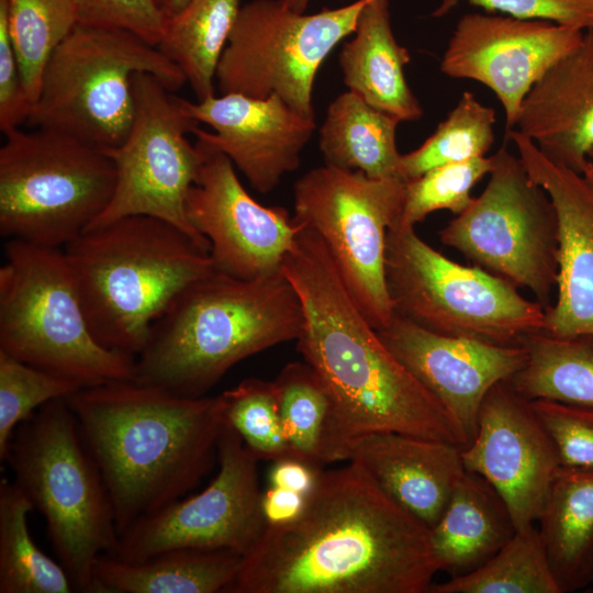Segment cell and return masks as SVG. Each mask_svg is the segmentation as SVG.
Here are the masks:
<instances>
[{"instance_id":"cell-36","label":"cell","mask_w":593,"mask_h":593,"mask_svg":"<svg viewBox=\"0 0 593 593\" xmlns=\"http://www.w3.org/2000/svg\"><path fill=\"white\" fill-rule=\"evenodd\" d=\"M217 399L223 423L259 460H301L284 434L273 381L247 378Z\"/></svg>"},{"instance_id":"cell-46","label":"cell","mask_w":593,"mask_h":593,"mask_svg":"<svg viewBox=\"0 0 593 593\" xmlns=\"http://www.w3.org/2000/svg\"><path fill=\"white\" fill-rule=\"evenodd\" d=\"M311 0H284L287 5L296 12H305Z\"/></svg>"},{"instance_id":"cell-38","label":"cell","mask_w":593,"mask_h":593,"mask_svg":"<svg viewBox=\"0 0 593 593\" xmlns=\"http://www.w3.org/2000/svg\"><path fill=\"white\" fill-rule=\"evenodd\" d=\"M493 168V157H477L432 168L405 180L404 200L399 223L415 226L428 214L448 210L462 213L472 202V188Z\"/></svg>"},{"instance_id":"cell-6","label":"cell","mask_w":593,"mask_h":593,"mask_svg":"<svg viewBox=\"0 0 593 593\" xmlns=\"http://www.w3.org/2000/svg\"><path fill=\"white\" fill-rule=\"evenodd\" d=\"M4 462L34 510L75 592L93 593V568L119 534L100 471L65 399L51 401L13 433Z\"/></svg>"},{"instance_id":"cell-10","label":"cell","mask_w":593,"mask_h":593,"mask_svg":"<svg viewBox=\"0 0 593 593\" xmlns=\"http://www.w3.org/2000/svg\"><path fill=\"white\" fill-rule=\"evenodd\" d=\"M385 278L394 314L433 333L521 345L544 327L545 307L512 282L457 264L398 221L388 231Z\"/></svg>"},{"instance_id":"cell-24","label":"cell","mask_w":593,"mask_h":593,"mask_svg":"<svg viewBox=\"0 0 593 593\" xmlns=\"http://www.w3.org/2000/svg\"><path fill=\"white\" fill-rule=\"evenodd\" d=\"M353 34L338 58L348 90L400 122L419 120L423 109L404 74L411 57L393 34L389 0H368Z\"/></svg>"},{"instance_id":"cell-30","label":"cell","mask_w":593,"mask_h":593,"mask_svg":"<svg viewBox=\"0 0 593 593\" xmlns=\"http://www.w3.org/2000/svg\"><path fill=\"white\" fill-rule=\"evenodd\" d=\"M239 9V0H189L166 19L157 47L182 70L197 101L214 96L216 67Z\"/></svg>"},{"instance_id":"cell-40","label":"cell","mask_w":593,"mask_h":593,"mask_svg":"<svg viewBox=\"0 0 593 593\" xmlns=\"http://www.w3.org/2000/svg\"><path fill=\"white\" fill-rule=\"evenodd\" d=\"M78 24L130 31L157 46L166 16L156 0H75Z\"/></svg>"},{"instance_id":"cell-4","label":"cell","mask_w":593,"mask_h":593,"mask_svg":"<svg viewBox=\"0 0 593 593\" xmlns=\"http://www.w3.org/2000/svg\"><path fill=\"white\" fill-rule=\"evenodd\" d=\"M302 324L300 298L282 271L256 279L213 271L155 322L133 380L204 396L239 361L296 340Z\"/></svg>"},{"instance_id":"cell-27","label":"cell","mask_w":593,"mask_h":593,"mask_svg":"<svg viewBox=\"0 0 593 593\" xmlns=\"http://www.w3.org/2000/svg\"><path fill=\"white\" fill-rule=\"evenodd\" d=\"M537 522L560 592L593 583V470L560 467Z\"/></svg>"},{"instance_id":"cell-20","label":"cell","mask_w":593,"mask_h":593,"mask_svg":"<svg viewBox=\"0 0 593 593\" xmlns=\"http://www.w3.org/2000/svg\"><path fill=\"white\" fill-rule=\"evenodd\" d=\"M506 138L549 194L558 219L557 298L545 309L542 332L557 337L593 335V165L578 172L546 158L514 128L506 131Z\"/></svg>"},{"instance_id":"cell-34","label":"cell","mask_w":593,"mask_h":593,"mask_svg":"<svg viewBox=\"0 0 593 593\" xmlns=\"http://www.w3.org/2000/svg\"><path fill=\"white\" fill-rule=\"evenodd\" d=\"M495 121L494 109L465 91L435 132L419 147L402 154L401 178L410 180L438 166L483 157L494 143Z\"/></svg>"},{"instance_id":"cell-7","label":"cell","mask_w":593,"mask_h":593,"mask_svg":"<svg viewBox=\"0 0 593 593\" xmlns=\"http://www.w3.org/2000/svg\"><path fill=\"white\" fill-rule=\"evenodd\" d=\"M0 268V350L80 388L133 380L136 357L92 335L63 249L8 239Z\"/></svg>"},{"instance_id":"cell-17","label":"cell","mask_w":593,"mask_h":593,"mask_svg":"<svg viewBox=\"0 0 593 593\" xmlns=\"http://www.w3.org/2000/svg\"><path fill=\"white\" fill-rule=\"evenodd\" d=\"M583 35V31L544 20L467 13L452 32L440 70L491 89L504 109L507 131L515 127L532 87L572 52Z\"/></svg>"},{"instance_id":"cell-32","label":"cell","mask_w":593,"mask_h":593,"mask_svg":"<svg viewBox=\"0 0 593 593\" xmlns=\"http://www.w3.org/2000/svg\"><path fill=\"white\" fill-rule=\"evenodd\" d=\"M428 593H561L534 524L513 537L474 571L433 583Z\"/></svg>"},{"instance_id":"cell-44","label":"cell","mask_w":593,"mask_h":593,"mask_svg":"<svg viewBox=\"0 0 593 593\" xmlns=\"http://www.w3.org/2000/svg\"><path fill=\"white\" fill-rule=\"evenodd\" d=\"M306 495L284 488L272 486L262 492V508L267 525L294 518L303 508Z\"/></svg>"},{"instance_id":"cell-21","label":"cell","mask_w":593,"mask_h":593,"mask_svg":"<svg viewBox=\"0 0 593 593\" xmlns=\"http://www.w3.org/2000/svg\"><path fill=\"white\" fill-rule=\"evenodd\" d=\"M182 104L193 120L213 130L198 126L192 134L225 154L264 194L299 168L301 152L316 127L315 118L303 115L277 96L214 94L195 102L182 99Z\"/></svg>"},{"instance_id":"cell-8","label":"cell","mask_w":593,"mask_h":593,"mask_svg":"<svg viewBox=\"0 0 593 593\" xmlns=\"http://www.w3.org/2000/svg\"><path fill=\"white\" fill-rule=\"evenodd\" d=\"M136 72L154 75L174 92L187 82L174 61L136 34L77 24L46 64L27 122L115 148L133 123Z\"/></svg>"},{"instance_id":"cell-5","label":"cell","mask_w":593,"mask_h":593,"mask_svg":"<svg viewBox=\"0 0 593 593\" xmlns=\"http://www.w3.org/2000/svg\"><path fill=\"white\" fill-rule=\"evenodd\" d=\"M63 251L94 338L135 357L177 298L215 271L208 248L147 215L86 230Z\"/></svg>"},{"instance_id":"cell-26","label":"cell","mask_w":593,"mask_h":593,"mask_svg":"<svg viewBox=\"0 0 593 593\" xmlns=\"http://www.w3.org/2000/svg\"><path fill=\"white\" fill-rule=\"evenodd\" d=\"M243 556L228 550L175 549L137 562L101 555L93 593H226Z\"/></svg>"},{"instance_id":"cell-28","label":"cell","mask_w":593,"mask_h":593,"mask_svg":"<svg viewBox=\"0 0 593 593\" xmlns=\"http://www.w3.org/2000/svg\"><path fill=\"white\" fill-rule=\"evenodd\" d=\"M400 121L368 104L353 91L328 107L318 146L325 165L359 170L378 179H402L396 147Z\"/></svg>"},{"instance_id":"cell-11","label":"cell","mask_w":593,"mask_h":593,"mask_svg":"<svg viewBox=\"0 0 593 593\" xmlns=\"http://www.w3.org/2000/svg\"><path fill=\"white\" fill-rule=\"evenodd\" d=\"M405 180L321 166L293 187V220L314 231L356 305L376 329L394 316L385 278L389 228L399 221Z\"/></svg>"},{"instance_id":"cell-2","label":"cell","mask_w":593,"mask_h":593,"mask_svg":"<svg viewBox=\"0 0 593 593\" xmlns=\"http://www.w3.org/2000/svg\"><path fill=\"white\" fill-rule=\"evenodd\" d=\"M282 272L296 290L303 312L296 348L331 399L324 465L348 460L350 446L372 433L467 446L446 410L365 318L314 231L301 226Z\"/></svg>"},{"instance_id":"cell-23","label":"cell","mask_w":593,"mask_h":593,"mask_svg":"<svg viewBox=\"0 0 593 593\" xmlns=\"http://www.w3.org/2000/svg\"><path fill=\"white\" fill-rule=\"evenodd\" d=\"M515 127L549 160L578 172L592 166L593 30L532 87Z\"/></svg>"},{"instance_id":"cell-1","label":"cell","mask_w":593,"mask_h":593,"mask_svg":"<svg viewBox=\"0 0 593 593\" xmlns=\"http://www.w3.org/2000/svg\"><path fill=\"white\" fill-rule=\"evenodd\" d=\"M437 572L429 529L349 462L267 525L226 593H428Z\"/></svg>"},{"instance_id":"cell-35","label":"cell","mask_w":593,"mask_h":593,"mask_svg":"<svg viewBox=\"0 0 593 593\" xmlns=\"http://www.w3.org/2000/svg\"><path fill=\"white\" fill-rule=\"evenodd\" d=\"M279 412L289 444L296 456L323 468L322 447L331 413L328 392L307 362H289L273 380Z\"/></svg>"},{"instance_id":"cell-19","label":"cell","mask_w":593,"mask_h":593,"mask_svg":"<svg viewBox=\"0 0 593 593\" xmlns=\"http://www.w3.org/2000/svg\"><path fill=\"white\" fill-rule=\"evenodd\" d=\"M377 332L393 356L446 410L467 446L475 435L488 392L507 381L527 359L522 344L497 345L441 335L395 314Z\"/></svg>"},{"instance_id":"cell-18","label":"cell","mask_w":593,"mask_h":593,"mask_svg":"<svg viewBox=\"0 0 593 593\" xmlns=\"http://www.w3.org/2000/svg\"><path fill=\"white\" fill-rule=\"evenodd\" d=\"M465 469L483 477L505 502L516 529L538 521L561 467L530 401L506 382L485 395L472 441L461 448Z\"/></svg>"},{"instance_id":"cell-33","label":"cell","mask_w":593,"mask_h":593,"mask_svg":"<svg viewBox=\"0 0 593 593\" xmlns=\"http://www.w3.org/2000/svg\"><path fill=\"white\" fill-rule=\"evenodd\" d=\"M23 88L36 101L55 49L78 24L75 0H4Z\"/></svg>"},{"instance_id":"cell-39","label":"cell","mask_w":593,"mask_h":593,"mask_svg":"<svg viewBox=\"0 0 593 593\" xmlns=\"http://www.w3.org/2000/svg\"><path fill=\"white\" fill-rule=\"evenodd\" d=\"M530 405L553 441L560 466L593 470V407L542 399Z\"/></svg>"},{"instance_id":"cell-13","label":"cell","mask_w":593,"mask_h":593,"mask_svg":"<svg viewBox=\"0 0 593 593\" xmlns=\"http://www.w3.org/2000/svg\"><path fill=\"white\" fill-rule=\"evenodd\" d=\"M367 1L313 14L293 11L284 0L240 5L216 67L219 90L255 99L277 96L303 115L315 118L316 72L334 47L355 32Z\"/></svg>"},{"instance_id":"cell-42","label":"cell","mask_w":593,"mask_h":593,"mask_svg":"<svg viewBox=\"0 0 593 593\" xmlns=\"http://www.w3.org/2000/svg\"><path fill=\"white\" fill-rule=\"evenodd\" d=\"M32 109L22 83L19 63L13 49L4 0H0V130L4 135L27 121Z\"/></svg>"},{"instance_id":"cell-29","label":"cell","mask_w":593,"mask_h":593,"mask_svg":"<svg viewBox=\"0 0 593 593\" xmlns=\"http://www.w3.org/2000/svg\"><path fill=\"white\" fill-rule=\"evenodd\" d=\"M527 359L506 382L526 400L593 407V335L557 337L542 331L521 343Z\"/></svg>"},{"instance_id":"cell-9","label":"cell","mask_w":593,"mask_h":593,"mask_svg":"<svg viewBox=\"0 0 593 593\" xmlns=\"http://www.w3.org/2000/svg\"><path fill=\"white\" fill-rule=\"evenodd\" d=\"M115 178L107 150L52 130L18 128L0 148V234L64 247L108 206Z\"/></svg>"},{"instance_id":"cell-22","label":"cell","mask_w":593,"mask_h":593,"mask_svg":"<svg viewBox=\"0 0 593 593\" xmlns=\"http://www.w3.org/2000/svg\"><path fill=\"white\" fill-rule=\"evenodd\" d=\"M348 461L391 501L432 529L466 471L461 447L400 433H372L357 439Z\"/></svg>"},{"instance_id":"cell-15","label":"cell","mask_w":593,"mask_h":593,"mask_svg":"<svg viewBox=\"0 0 593 593\" xmlns=\"http://www.w3.org/2000/svg\"><path fill=\"white\" fill-rule=\"evenodd\" d=\"M259 461L239 435L223 423L219 471L212 482L203 491L134 522L119 535L110 556L126 562L175 549L228 550L246 556L267 527Z\"/></svg>"},{"instance_id":"cell-3","label":"cell","mask_w":593,"mask_h":593,"mask_svg":"<svg viewBox=\"0 0 593 593\" xmlns=\"http://www.w3.org/2000/svg\"><path fill=\"white\" fill-rule=\"evenodd\" d=\"M65 400L107 488L119 535L183 497L217 459V396L187 398L124 380Z\"/></svg>"},{"instance_id":"cell-41","label":"cell","mask_w":593,"mask_h":593,"mask_svg":"<svg viewBox=\"0 0 593 593\" xmlns=\"http://www.w3.org/2000/svg\"><path fill=\"white\" fill-rule=\"evenodd\" d=\"M463 2L489 13L544 20L583 32L593 30V0H441L432 15L444 16Z\"/></svg>"},{"instance_id":"cell-31","label":"cell","mask_w":593,"mask_h":593,"mask_svg":"<svg viewBox=\"0 0 593 593\" xmlns=\"http://www.w3.org/2000/svg\"><path fill=\"white\" fill-rule=\"evenodd\" d=\"M34 510L20 486L0 480V593H70L72 582L58 561L33 540L27 515Z\"/></svg>"},{"instance_id":"cell-37","label":"cell","mask_w":593,"mask_h":593,"mask_svg":"<svg viewBox=\"0 0 593 593\" xmlns=\"http://www.w3.org/2000/svg\"><path fill=\"white\" fill-rule=\"evenodd\" d=\"M77 383L0 350V461L16 427L44 404L67 399Z\"/></svg>"},{"instance_id":"cell-45","label":"cell","mask_w":593,"mask_h":593,"mask_svg":"<svg viewBox=\"0 0 593 593\" xmlns=\"http://www.w3.org/2000/svg\"><path fill=\"white\" fill-rule=\"evenodd\" d=\"M166 19L178 13L189 0H156Z\"/></svg>"},{"instance_id":"cell-47","label":"cell","mask_w":593,"mask_h":593,"mask_svg":"<svg viewBox=\"0 0 593 593\" xmlns=\"http://www.w3.org/2000/svg\"><path fill=\"white\" fill-rule=\"evenodd\" d=\"M588 157L591 164L593 165V148L589 152Z\"/></svg>"},{"instance_id":"cell-16","label":"cell","mask_w":593,"mask_h":593,"mask_svg":"<svg viewBox=\"0 0 593 593\" xmlns=\"http://www.w3.org/2000/svg\"><path fill=\"white\" fill-rule=\"evenodd\" d=\"M197 142L203 160L188 194L187 213L210 244L215 271L239 279L281 272L301 226L287 209L258 203L231 159L205 141Z\"/></svg>"},{"instance_id":"cell-25","label":"cell","mask_w":593,"mask_h":593,"mask_svg":"<svg viewBox=\"0 0 593 593\" xmlns=\"http://www.w3.org/2000/svg\"><path fill=\"white\" fill-rule=\"evenodd\" d=\"M512 515L497 491L466 470L437 524L429 529L438 571L470 573L491 559L515 534Z\"/></svg>"},{"instance_id":"cell-14","label":"cell","mask_w":593,"mask_h":593,"mask_svg":"<svg viewBox=\"0 0 593 593\" xmlns=\"http://www.w3.org/2000/svg\"><path fill=\"white\" fill-rule=\"evenodd\" d=\"M134 118L125 141L107 150L115 167V187L104 211L87 228L121 217L147 215L183 231L210 250L191 224L187 199L198 179L203 153L187 135L199 123L175 96L148 72L132 77Z\"/></svg>"},{"instance_id":"cell-12","label":"cell","mask_w":593,"mask_h":593,"mask_svg":"<svg viewBox=\"0 0 593 593\" xmlns=\"http://www.w3.org/2000/svg\"><path fill=\"white\" fill-rule=\"evenodd\" d=\"M482 193L439 231L440 242L550 306L558 275V219L547 191L502 146Z\"/></svg>"},{"instance_id":"cell-43","label":"cell","mask_w":593,"mask_h":593,"mask_svg":"<svg viewBox=\"0 0 593 593\" xmlns=\"http://www.w3.org/2000/svg\"><path fill=\"white\" fill-rule=\"evenodd\" d=\"M323 468L299 459L275 461L269 471V485L296 491L307 495Z\"/></svg>"}]
</instances>
